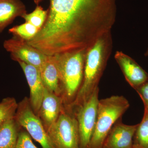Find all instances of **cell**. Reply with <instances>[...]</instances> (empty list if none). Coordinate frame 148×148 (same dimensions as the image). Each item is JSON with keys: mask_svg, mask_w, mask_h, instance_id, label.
<instances>
[{"mask_svg": "<svg viewBox=\"0 0 148 148\" xmlns=\"http://www.w3.org/2000/svg\"><path fill=\"white\" fill-rule=\"evenodd\" d=\"M116 0H49L45 24L29 44L47 56L87 50L111 32Z\"/></svg>", "mask_w": 148, "mask_h": 148, "instance_id": "1", "label": "cell"}, {"mask_svg": "<svg viewBox=\"0 0 148 148\" xmlns=\"http://www.w3.org/2000/svg\"><path fill=\"white\" fill-rule=\"evenodd\" d=\"M113 40L112 32L106 33L86 50L83 79L76 98L69 108L82 105L90 98L97 88L112 53Z\"/></svg>", "mask_w": 148, "mask_h": 148, "instance_id": "2", "label": "cell"}, {"mask_svg": "<svg viewBox=\"0 0 148 148\" xmlns=\"http://www.w3.org/2000/svg\"><path fill=\"white\" fill-rule=\"evenodd\" d=\"M86 50L55 56L59 75L64 107L69 108L75 101L83 79Z\"/></svg>", "mask_w": 148, "mask_h": 148, "instance_id": "3", "label": "cell"}, {"mask_svg": "<svg viewBox=\"0 0 148 148\" xmlns=\"http://www.w3.org/2000/svg\"><path fill=\"white\" fill-rule=\"evenodd\" d=\"M129 107V102L123 95H112L99 100L95 129L88 148H103L112 127Z\"/></svg>", "mask_w": 148, "mask_h": 148, "instance_id": "4", "label": "cell"}, {"mask_svg": "<svg viewBox=\"0 0 148 148\" xmlns=\"http://www.w3.org/2000/svg\"><path fill=\"white\" fill-rule=\"evenodd\" d=\"M47 133L54 148H80L76 118L73 111L65 107L58 119Z\"/></svg>", "mask_w": 148, "mask_h": 148, "instance_id": "5", "label": "cell"}, {"mask_svg": "<svg viewBox=\"0 0 148 148\" xmlns=\"http://www.w3.org/2000/svg\"><path fill=\"white\" fill-rule=\"evenodd\" d=\"M14 118L21 127L42 147L54 148L42 123L32 109L29 98L25 97L18 103Z\"/></svg>", "mask_w": 148, "mask_h": 148, "instance_id": "6", "label": "cell"}, {"mask_svg": "<svg viewBox=\"0 0 148 148\" xmlns=\"http://www.w3.org/2000/svg\"><path fill=\"white\" fill-rule=\"evenodd\" d=\"M99 92L98 87L85 103L71 110L77 121L80 148H88L94 132L98 112Z\"/></svg>", "mask_w": 148, "mask_h": 148, "instance_id": "7", "label": "cell"}, {"mask_svg": "<svg viewBox=\"0 0 148 148\" xmlns=\"http://www.w3.org/2000/svg\"><path fill=\"white\" fill-rule=\"evenodd\" d=\"M3 47L10 53L12 59L32 65L40 72L48 56L29 44L26 41L15 37L5 40Z\"/></svg>", "mask_w": 148, "mask_h": 148, "instance_id": "8", "label": "cell"}, {"mask_svg": "<svg viewBox=\"0 0 148 148\" xmlns=\"http://www.w3.org/2000/svg\"><path fill=\"white\" fill-rule=\"evenodd\" d=\"M64 107L62 97L50 92L45 87L41 104L37 115L46 132L58 119Z\"/></svg>", "mask_w": 148, "mask_h": 148, "instance_id": "9", "label": "cell"}, {"mask_svg": "<svg viewBox=\"0 0 148 148\" xmlns=\"http://www.w3.org/2000/svg\"><path fill=\"white\" fill-rule=\"evenodd\" d=\"M114 58L130 85L136 90L148 80V74L131 57L118 51Z\"/></svg>", "mask_w": 148, "mask_h": 148, "instance_id": "10", "label": "cell"}, {"mask_svg": "<svg viewBox=\"0 0 148 148\" xmlns=\"http://www.w3.org/2000/svg\"><path fill=\"white\" fill-rule=\"evenodd\" d=\"M23 70L30 88V105L35 113H38L42 101L45 86L40 72L36 68L23 61H17Z\"/></svg>", "mask_w": 148, "mask_h": 148, "instance_id": "11", "label": "cell"}, {"mask_svg": "<svg viewBox=\"0 0 148 148\" xmlns=\"http://www.w3.org/2000/svg\"><path fill=\"white\" fill-rule=\"evenodd\" d=\"M138 125L124 124L121 118L109 132L103 148H133V139Z\"/></svg>", "mask_w": 148, "mask_h": 148, "instance_id": "12", "label": "cell"}, {"mask_svg": "<svg viewBox=\"0 0 148 148\" xmlns=\"http://www.w3.org/2000/svg\"><path fill=\"white\" fill-rule=\"evenodd\" d=\"M40 72L46 88L50 92L61 97L62 90L60 75L55 56H48Z\"/></svg>", "mask_w": 148, "mask_h": 148, "instance_id": "13", "label": "cell"}, {"mask_svg": "<svg viewBox=\"0 0 148 148\" xmlns=\"http://www.w3.org/2000/svg\"><path fill=\"white\" fill-rule=\"evenodd\" d=\"M27 13L21 0H0V34L15 18Z\"/></svg>", "mask_w": 148, "mask_h": 148, "instance_id": "14", "label": "cell"}, {"mask_svg": "<svg viewBox=\"0 0 148 148\" xmlns=\"http://www.w3.org/2000/svg\"><path fill=\"white\" fill-rule=\"evenodd\" d=\"M21 127L12 118L0 127V148H14Z\"/></svg>", "mask_w": 148, "mask_h": 148, "instance_id": "15", "label": "cell"}, {"mask_svg": "<svg viewBox=\"0 0 148 148\" xmlns=\"http://www.w3.org/2000/svg\"><path fill=\"white\" fill-rule=\"evenodd\" d=\"M133 148H148V111L145 109L142 121L138 124L135 131Z\"/></svg>", "mask_w": 148, "mask_h": 148, "instance_id": "16", "label": "cell"}, {"mask_svg": "<svg viewBox=\"0 0 148 148\" xmlns=\"http://www.w3.org/2000/svg\"><path fill=\"white\" fill-rule=\"evenodd\" d=\"M40 30L32 24L25 22L24 24L10 28L9 29V32L14 37L28 41L33 38Z\"/></svg>", "mask_w": 148, "mask_h": 148, "instance_id": "17", "label": "cell"}, {"mask_svg": "<svg viewBox=\"0 0 148 148\" xmlns=\"http://www.w3.org/2000/svg\"><path fill=\"white\" fill-rule=\"evenodd\" d=\"M18 103L15 98L8 97L0 102V127L6 121L14 117Z\"/></svg>", "mask_w": 148, "mask_h": 148, "instance_id": "18", "label": "cell"}, {"mask_svg": "<svg viewBox=\"0 0 148 148\" xmlns=\"http://www.w3.org/2000/svg\"><path fill=\"white\" fill-rule=\"evenodd\" d=\"M48 15V10H45L41 6L37 5L31 13L25 14L21 17L25 22L30 23L40 30L45 24Z\"/></svg>", "mask_w": 148, "mask_h": 148, "instance_id": "19", "label": "cell"}, {"mask_svg": "<svg viewBox=\"0 0 148 148\" xmlns=\"http://www.w3.org/2000/svg\"><path fill=\"white\" fill-rule=\"evenodd\" d=\"M32 138L29 133L21 127L14 148H38L35 145Z\"/></svg>", "mask_w": 148, "mask_h": 148, "instance_id": "20", "label": "cell"}, {"mask_svg": "<svg viewBox=\"0 0 148 148\" xmlns=\"http://www.w3.org/2000/svg\"><path fill=\"white\" fill-rule=\"evenodd\" d=\"M143 101L145 109L148 111V80L135 90Z\"/></svg>", "mask_w": 148, "mask_h": 148, "instance_id": "21", "label": "cell"}, {"mask_svg": "<svg viewBox=\"0 0 148 148\" xmlns=\"http://www.w3.org/2000/svg\"><path fill=\"white\" fill-rule=\"evenodd\" d=\"M34 2L37 5H38L43 0H34Z\"/></svg>", "mask_w": 148, "mask_h": 148, "instance_id": "22", "label": "cell"}, {"mask_svg": "<svg viewBox=\"0 0 148 148\" xmlns=\"http://www.w3.org/2000/svg\"><path fill=\"white\" fill-rule=\"evenodd\" d=\"M145 56H147V57H148V48L147 50L145 52Z\"/></svg>", "mask_w": 148, "mask_h": 148, "instance_id": "23", "label": "cell"}]
</instances>
